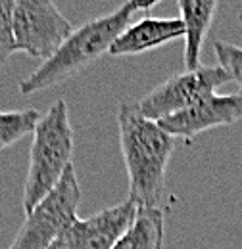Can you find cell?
<instances>
[{"label":"cell","instance_id":"cell-1","mask_svg":"<svg viewBox=\"0 0 242 249\" xmlns=\"http://www.w3.org/2000/svg\"><path fill=\"white\" fill-rule=\"evenodd\" d=\"M121 156L127 169L129 199L139 209H161L165 203L167 163L175 152V136L146 119L137 102L118 107Z\"/></svg>","mask_w":242,"mask_h":249},{"label":"cell","instance_id":"cell-2","mask_svg":"<svg viewBox=\"0 0 242 249\" xmlns=\"http://www.w3.org/2000/svg\"><path fill=\"white\" fill-rule=\"evenodd\" d=\"M154 6L156 2H125L114 12L83 23L71 33V36L50 60L42 62L27 79L20 83V92H42L69 81L104 54H110V48L121 33L131 25V19L137 12H148Z\"/></svg>","mask_w":242,"mask_h":249},{"label":"cell","instance_id":"cell-3","mask_svg":"<svg viewBox=\"0 0 242 249\" xmlns=\"http://www.w3.org/2000/svg\"><path fill=\"white\" fill-rule=\"evenodd\" d=\"M73 128L65 100H56L39 119L33 132L29 169L23 186V211H31L58 186L65 171L73 165Z\"/></svg>","mask_w":242,"mask_h":249},{"label":"cell","instance_id":"cell-4","mask_svg":"<svg viewBox=\"0 0 242 249\" xmlns=\"http://www.w3.org/2000/svg\"><path fill=\"white\" fill-rule=\"evenodd\" d=\"M81 186L73 165L65 171L58 186L25 215L10 249H48L61 232L77 220L81 203Z\"/></svg>","mask_w":242,"mask_h":249},{"label":"cell","instance_id":"cell-5","mask_svg":"<svg viewBox=\"0 0 242 249\" xmlns=\"http://www.w3.org/2000/svg\"><path fill=\"white\" fill-rule=\"evenodd\" d=\"M231 81L233 77L221 65L198 67V69L169 77L144 98H141L137 104L141 113L146 119L158 123L169 115H175L182 109L198 104L204 98L213 96L219 87Z\"/></svg>","mask_w":242,"mask_h":249},{"label":"cell","instance_id":"cell-6","mask_svg":"<svg viewBox=\"0 0 242 249\" xmlns=\"http://www.w3.org/2000/svg\"><path fill=\"white\" fill-rule=\"evenodd\" d=\"M71 33V23L54 2L18 0L14 4V36L18 52L46 62L60 50Z\"/></svg>","mask_w":242,"mask_h":249},{"label":"cell","instance_id":"cell-7","mask_svg":"<svg viewBox=\"0 0 242 249\" xmlns=\"http://www.w3.org/2000/svg\"><path fill=\"white\" fill-rule=\"evenodd\" d=\"M139 213L131 199L69 224L48 249H114Z\"/></svg>","mask_w":242,"mask_h":249},{"label":"cell","instance_id":"cell-8","mask_svg":"<svg viewBox=\"0 0 242 249\" xmlns=\"http://www.w3.org/2000/svg\"><path fill=\"white\" fill-rule=\"evenodd\" d=\"M239 121H242V92L225 96L213 94L175 115L158 121V124L175 138L192 140L200 132Z\"/></svg>","mask_w":242,"mask_h":249},{"label":"cell","instance_id":"cell-9","mask_svg":"<svg viewBox=\"0 0 242 249\" xmlns=\"http://www.w3.org/2000/svg\"><path fill=\"white\" fill-rule=\"evenodd\" d=\"M177 38H184V23L181 18L144 16L118 36L110 48V56H139Z\"/></svg>","mask_w":242,"mask_h":249},{"label":"cell","instance_id":"cell-10","mask_svg":"<svg viewBox=\"0 0 242 249\" xmlns=\"http://www.w3.org/2000/svg\"><path fill=\"white\" fill-rule=\"evenodd\" d=\"M177 8L181 12L184 23V56L182 62L186 71L198 69L200 65V52L204 40L210 33L215 12L219 8L217 0H179Z\"/></svg>","mask_w":242,"mask_h":249},{"label":"cell","instance_id":"cell-11","mask_svg":"<svg viewBox=\"0 0 242 249\" xmlns=\"http://www.w3.org/2000/svg\"><path fill=\"white\" fill-rule=\"evenodd\" d=\"M165 215L161 209H139L133 226L114 249H163Z\"/></svg>","mask_w":242,"mask_h":249},{"label":"cell","instance_id":"cell-12","mask_svg":"<svg viewBox=\"0 0 242 249\" xmlns=\"http://www.w3.org/2000/svg\"><path fill=\"white\" fill-rule=\"evenodd\" d=\"M40 115L37 109H0V152L35 132Z\"/></svg>","mask_w":242,"mask_h":249},{"label":"cell","instance_id":"cell-13","mask_svg":"<svg viewBox=\"0 0 242 249\" xmlns=\"http://www.w3.org/2000/svg\"><path fill=\"white\" fill-rule=\"evenodd\" d=\"M14 4L16 0L0 2V65H4L12 54L18 52L14 36Z\"/></svg>","mask_w":242,"mask_h":249},{"label":"cell","instance_id":"cell-14","mask_svg":"<svg viewBox=\"0 0 242 249\" xmlns=\"http://www.w3.org/2000/svg\"><path fill=\"white\" fill-rule=\"evenodd\" d=\"M213 52L217 56L219 65L233 77L235 83L241 85L242 92V48L231 44V42H225V40H215Z\"/></svg>","mask_w":242,"mask_h":249}]
</instances>
